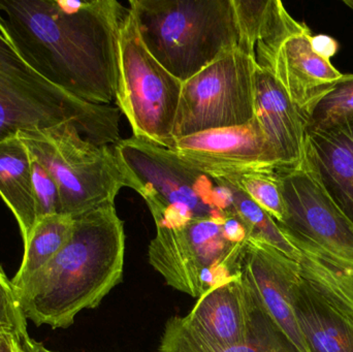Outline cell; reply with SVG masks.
I'll list each match as a JSON object with an SVG mask.
<instances>
[{
    "label": "cell",
    "instance_id": "cell-1",
    "mask_svg": "<svg viewBox=\"0 0 353 352\" xmlns=\"http://www.w3.org/2000/svg\"><path fill=\"white\" fill-rule=\"evenodd\" d=\"M116 0H0V32L43 79L83 101L115 103L120 27Z\"/></svg>",
    "mask_w": 353,
    "mask_h": 352
},
{
    "label": "cell",
    "instance_id": "cell-2",
    "mask_svg": "<svg viewBox=\"0 0 353 352\" xmlns=\"http://www.w3.org/2000/svg\"><path fill=\"white\" fill-rule=\"evenodd\" d=\"M74 229L57 256L17 291L35 326L68 329L83 310L97 308L121 281L125 233L115 205L74 217Z\"/></svg>",
    "mask_w": 353,
    "mask_h": 352
},
{
    "label": "cell",
    "instance_id": "cell-3",
    "mask_svg": "<svg viewBox=\"0 0 353 352\" xmlns=\"http://www.w3.org/2000/svg\"><path fill=\"white\" fill-rule=\"evenodd\" d=\"M141 37L181 82L239 47L232 0H132Z\"/></svg>",
    "mask_w": 353,
    "mask_h": 352
},
{
    "label": "cell",
    "instance_id": "cell-4",
    "mask_svg": "<svg viewBox=\"0 0 353 352\" xmlns=\"http://www.w3.org/2000/svg\"><path fill=\"white\" fill-rule=\"evenodd\" d=\"M121 111L83 101L43 79L0 32V142L72 123L97 145L119 142Z\"/></svg>",
    "mask_w": 353,
    "mask_h": 352
},
{
    "label": "cell",
    "instance_id": "cell-5",
    "mask_svg": "<svg viewBox=\"0 0 353 352\" xmlns=\"http://www.w3.org/2000/svg\"><path fill=\"white\" fill-rule=\"evenodd\" d=\"M114 150L157 227L175 229L192 219H225L234 214L230 187L172 149L132 136L116 143Z\"/></svg>",
    "mask_w": 353,
    "mask_h": 352
},
{
    "label": "cell",
    "instance_id": "cell-6",
    "mask_svg": "<svg viewBox=\"0 0 353 352\" xmlns=\"http://www.w3.org/2000/svg\"><path fill=\"white\" fill-rule=\"evenodd\" d=\"M17 136L55 179L62 214L77 217L114 204L122 188H132L114 147L86 140L74 124L21 132Z\"/></svg>",
    "mask_w": 353,
    "mask_h": 352
},
{
    "label": "cell",
    "instance_id": "cell-7",
    "mask_svg": "<svg viewBox=\"0 0 353 352\" xmlns=\"http://www.w3.org/2000/svg\"><path fill=\"white\" fill-rule=\"evenodd\" d=\"M182 82L148 51L130 8L120 27L115 103L134 136L172 149Z\"/></svg>",
    "mask_w": 353,
    "mask_h": 352
},
{
    "label": "cell",
    "instance_id": "cell-8",
    "mask_svg": "<svg viewBox=\"0 0 353 352\" xmlns=\"http://www.w3.org/2000/svg\"><path fill=\"white\" fill-rule=\"evenodd\" d=\"M225 219H192L175 229L157 227L149 246L151 266L170 287L196 299L240 274L246 241L228 235Z\"/></svg>",
    "mask_w": 353,
    "mask_h": 352
},
{
    "label": "cell",
    "instance_id": "cell-9",
    "mask_svg": "<svg viewBox=\"0 0 353 352\" xmlns=\"http://www.w3.org/2000/svg\"><path fill=\"white\" fill-rule=\"evenodd\" d=\"M256 64L239 48L226 52L182 83L174 140L254 119Z\"/></svg>",
    "mask_w": 353,
    "mask_h": 352
},
{
    "label": "cell",
    "instance_id": "cell-10",
    "mask_svg": "<svg viewBox=\"0 0 353 352\" xmlns=\"http://www.w3.org/2000/svg\"><path fill=\"white\" fill-rule=\"evenodd\" d=\"M277 174L285 206L278 225L288 241L353 262V223L305 163Z\"/></svg>",
    "mask_w": 353,
    "mask_h": 352
},
{
    "label": "cell",
    "instance_id": "cell-11",
    "mask_svg": "<svg viewBox=\"0 0 353 352\" xmlns=\"http://www.w3.org/2000/svg\"><path fill=\"white\" fill-rule=\"evenodd\" d=\"M172 150L214 179L277 169L254 119L246 125L215 128L178 138Z\"/></svg>",
    "mask_w": 353,
    "mask_h": 352
},
{
    "label": "cell",
    "instance_id": "cell-12",
    "mask_svg": "<svg viewBox=\"0 0 353 352\" xmlns=\"http://www.w3.org/2000/svg\"><path fill=\"white\" fill-rule=\"evenodd\" d=\"M261 302L241 274L203 293L184 318H174L193 338L217 346L248 339Z\"/></svg>",
    "mask_w": 353,
    "mask_h": 352
},
{
    "label": "cell",
    "instance_id": "cell-13",
    "mask_svg": "<svg viewBox=\"0 0 353 352\" xmlns=\"http://www.w3.org/2000/svg\"><path fill=\"white\" fill-rule=\"evenodd\" d=\"M240 274L268 313L302 352H307L292 307L300 265L269 244L247 239L243 246Z\"/></svg>",
    "mask_w": 353,
    "mask_h": 352
},
{
    "label": "cell",
    "instance_id": "cell-14",
    "mask_svg": "<svg viewBox=\"0 0 353 352\" xmlns=\"http://www.w3.org/2000/svg\"><path fill=\"white\" fill-rule=\"evenodd\" d=\"M254 120L277 169H296L306 156L307 121L269 70L256 65Z\"/></svg>",
    "mask_w": 353,
    "mask_h": 352
},
{
    "label": "cell",
    "instance_id": "cell-15",
    "mask_svg": "<svg viewBox=\"0 0 353 352\" xmlns=\"http://www.w3.org/2000/svg\"><path fill=\"white\" fill-rule=\"evenodd\" d=\"M311 37L312 32L306 24L288 35L278 47L269 70L306 121L315 105L343 76L331 60L314 52Z\"/></svg>",
    "mask_w": 353,
    "mask_h": 352
},
{
    "label": "cell",
    "instance_id": "cell-16",
    "mask_svg": "<svg viewBox=\"0 0 353 352\" xmlns=\"http://www.w3.org/2000/svg\"><path fill=\"white\" fill-rule=\"evenodd\" d=\"M304 163L353 223V118L307 132Z\"/></svg>",
    "mask_w": 353,
    "mask_h": 352
},
{
    "label": "cell",
    "instance_id": "cell-17",
    "mask_svg": "<svg viewBox=\"0 0 353 352\" xmlns=\"http://www.w3.org/2000/svg\"><path fill=\"white\" fill-rule=\"evenodd\" d=\"M292 307L307 352H353V312L301 276Z\"/></svg>",
    "mask_w": 353,
    "mask_h": 352
},
{
    "label": "cell",
    "instance_id": "cell-18",
    "mask_svg": "<svg viewBox=\"0 0 353 352\" xmlns=\"http://www.w3.org/2000/svg\"><path fill=\"white\" fill-rule=\"evenodd\" d=\"M239 29V49L259 68L270 70L280 43L305 23L294 20L279 0H232Z\"/></svg>",
    "mask_w": 353,
    "mask_h": 352
},
{
    "label": "cell",
    "instance_id": "cell-19",
    "mask_svg": "<svg viewBox=\"0 0 353 352\" xmlns=\"http://www.w3.org/2000/svg\"><path fill=\"white\" fill-rule=\"evenodd\" d=\"M0 196L18 222L23 245L37 225L32 158L19 136L0 142Z\"/></svg>",
    "mask_w": 353,
    "mask_h": 352
},
{
    "label": "cell",
    "instance_id": "cell-20",
    "mask_svg": "<svg viewBox=\"0 0 353 352\" xmlns=\"http://www.w3.org/2000/svg\"><path fill=\"white\" fill-rule=\"evenodd\" d=\"M261 302V301H259ZM159 352H302L261 303L248 339L228 346L207 344L182 330L173 318L168 322Z\"/></svg>",
    "mask_w": 353,
    "mask_h": 352
},
{
    "label": "cell",
    "instance_id": "cell-21",
    "mask_svg": "<svg viewBox=\"0 0 353 352\" xmlns=\"http://www.w3.org/2000/svg\"><path fill=\"white\" fill-rule=\"evenodd\" d=\"M74 217L48 215L39 219L24 244V254L18 273L12 279L16 291L22 289L63 248L74 229Z\"/></svg>",
    "mask_w": 353,
    "mask_h": 352
},
{
    "label": "cell",
    "instance_id": "cell-22",
    "mask_svg": "<svg viewBox=\"0 0 353 352\" xmlns=\"http://www.w3.org/2000/svg\"><path fill=\"white\" fill-rule=\"evenodd\" d=\"M221 182L230 187L234 214L244 223L248 231V239L269 244L292 260H298V250L288 241L273 217L244 192L226 182Z\"/></svg>",
    "mask_w": 353,
    "mask_h": 352
},
{
    "label": "cell",
    "instance_id": "cell-23",
    "mask_svg": "<svg viewBox=\"0 0 353 352\" xmlns=\"http://www.w3.org/2000/svg\"><path fill=\"white\" fill-rule=\"evenodd\" d=\"M244 192L277 223L285 217V206L277 169H259L241 175L218 178Z\"/></svg>",
    "mask_w": 353,
    "mask_h": 352
},
{
    "label": "cell",
    "instance_id": "cell-24",
    "mask_svg": "<svg viewBox=\"0 0 353 352\" xmlns=\"http://www.w3.org/2000/svg\"><path fill=\"white\" fill-rule=\"evenodd\" d=\"M353 118V74H343L307 119V132Z\"/></svg>",
    "mask_w": 353,
    "mask_h": 352
},
{
    "label": "cell",
    "instance_id": "cell-25",
    "mask_svg": "<svg viewBox=\"0 0 353 352\" xmlns=\"http://www.w3.org/2000/svg\"><path fill=\"white\" fill-rule=\"evenodd\" d=\"M0 334H8L22 342L28 338L27 318L19 303L12 281L0 266Z\"/></svg>",
    "mask_w": 353,
    "mask_h": 352
},
{
    "label": "cell",
    "instance_id": "cell-26",
    "mask_svg": "<svg viewBox=\"0 0 353 352\" xmlns=\"http://www.w3.org/2000/svg\"><path fill=\"white\" fill-rule=\"evenodd\" d=\"M32 183L37 218L48 215L62 214L59 187L51 174L31 155ZM39 221V220H37Z\"/></svg>",
    "mask_w": 353,
    "mask_h": 352
},
{
    "label": "cell",
    "instance_id": "cell-27",
    "mask_svg": "<svg viewBox=\"0 0 353 352\" xmlns=\"http://www.w3.org/2000/svg\"><path fill=\"white\" fill-rule=\"evenodd\" d=\"M311 45H312L314 52H316L319 55L329 60L339 50L338 41L333 37L325 34L312 35L311 37Z\"/></svg>",
    "mask_w": 353,
    "mask_h": 352
},
{
    "label": "cell",
    "instance_id": "cell-28",
    "mask_svg": "<svg viewBox=\"0 0 353 352\" xmlns=\"http://www.w3.org/2000/svg\"><path fill=\"white\" fill-rule=\"evenodd\" d=\"M0 352H21V342L8 334H0Z\"/></svg>",
    "mask_w": 353,
    "mask_h": 352
},
{
    "label": "cell",
    "instance_id": "cell-29",
    "mask_svg": "<svg viewBox=\"0 0 353 352\" xmlns=\"http://www.w3.org/2000/svg\"><path fill=\"white\" fill-rule=\"evenodd\" d=\"M21 352H55L49 351L46 349L41 343L37 342V341L28 337L27 339L21 342Z\"/></svg>",
    "mask_w": 353,
    "mask_h": 352
}]
</instances>
